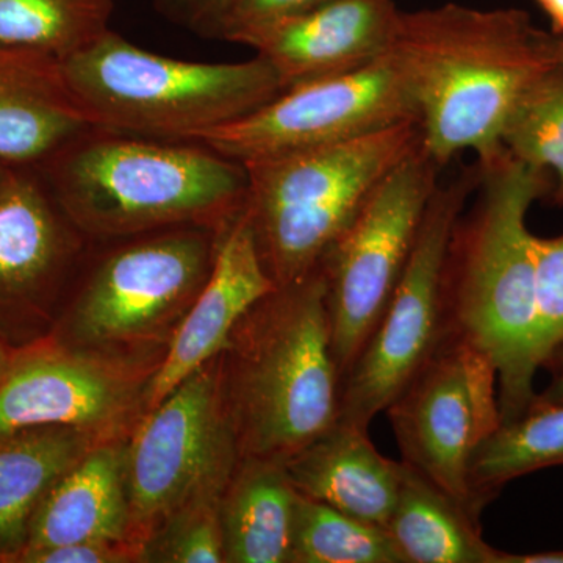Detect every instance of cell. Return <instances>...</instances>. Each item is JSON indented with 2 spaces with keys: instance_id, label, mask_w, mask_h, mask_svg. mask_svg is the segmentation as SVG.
Here are the masks:
<instances>
[{
  "instance_id": "1",
  "label": "cell",
  "mask_w": 563,
  "mask_h": 563,
  "mask_svg": "<svg viewBox=\"0 0 563 563\" xmlns=\"http://www.w3.org/2000/svg\"><path fill=\"white\" fill-rule=\"evenodd\" d=\"M528 13L459 3L401 11L388 54L418 109L421 144L443 168L463 151L485 161L529 84L551 65Z\"/></svg>"
},
{
  "instance_id": "2",
  "label": "cell",
  "mask_w": 563,
  "mask_h": 563,
  "mask_svg": "<svg viewBox=\"0 0 563 563\" xmlns=\"http://www.w3.org/2000/svg\"><path fill=\"white\" fill-rule=\"evenodd\" d=\"M477 201L448 246L443 298L448 329L483 350L498 372L503 422L533 401L536 265L528 213L548 191L547 172L504 147L477 161Z\"/></svg>"
},
{
  "instance_id": "3",
  "label": "cell",
  "mask_w": 563,
  "mask_h": 563,
  "mask_svg": "<svg viewBox=\"0 0 563 563\" xmlns=\"http://www.w3.org/2000/svg\"><path fill=\"white\" fill-rule=\"evenodd\" d=\"M38 173L74 228L124 236L180 224L224 228L243 209L246 169L198 141L90 128Z\"/></svg>"
},
{
  "instance_id": "4",
  "label": "cell",
  "mask_w": 563,
  "mask_h": 563,
  "mask_svg": "<svg viewBox=\"0 0 563 563\" xmlns=\"http://www.w3.org/2000/svg\"><path fill=\"white\" fill-rule=\"evenodd\" d=\"M229 346L224 398L242 459L288 461L339 420L342 376L320 268L255 303Z\"/></svg>"
},
{
  "instance_id": "5",
  "label": "cell",
  "mask_w": 563,
  "mask_h": 563,
  "mask_svg": "<svg viewBox=\"0 0 563 563\" xmlns=\"http://www.w3.org/2000/svg\"><path fill=\"white\" fill-rule=\"evenodd\" d=\"M62 68L91 128L141 139L195 141L284 91L258 55L235 63L177 60L111 29Z\"/></svg>"
},
{
  "instance_id": "6",
  "label": "cell",
  "mask_w": 563,
  "mask_h": 563,
  "mask_svg": "<svg viewBox=\"0 0 563 563\" xmlns=\"http://www.w3.org/2000/svg\"><path fill=\"white\" fill-rule=\"evenodd\" d=\"M417 122L280 157L242 163L244 210L276 287L312 274L377 184L420 144Z\"/></svg>"
},
{
  "instance_id": "7",
  "label": "cell",
  "mask_w": 563,
  "mask_h": 563,
  "mask_svg": "<svg viewBox=\"0 0 563 563\" xmlns=\"http://www.w3.org/2000/svg\"><path fill=\"white\" fill-rule=\"evenodd\" d=\"M439 172L420 141L374 187L318 265L325 282L333 358L342 380L401 279L439 185Z\"/></svg>"
},
{
  "instance_id": "8",
  "label": "cell",
  "mask_w": 563,
  "mask_h": 563,
  "mask_svg": "<svg viewBox=\"0 0 563 563\" xmlns=\"http://www.w3.org/2000/svg\"><path fill=\"white\" fill-rule=\"evenodd\" d=\"M476 173L437 185L413 250L387 309L342 380L339 421L368 429L417 376L448 335L443 273L448 246Z\"/></svg>"
},
{
  "instance_id": "9",
  "label": "cell",
  "mask_w": 563,
  "mask_h": 563,
  "mask_svg": "<svg viewBox=\"0 0 563 563\" xmlns=\"http://www.w3.org/2000/svg\"><path fill=\"white\" fill-rule=\"evenodd\" d=\"M188 376L140 426L125 450L132 523H163L198 496L224 493L239 443L217 363Z\"/></svg>"
},
{
  "instance_id": "10",
  "label": "cell",
  "mask_w": 563,
  "mask_h": 563,
  "mask_svg": "<svg viewBox=\"0 0 563 563\" xmlns=\"http://www.w3.org/2000/svg\"><path fill=\"white\" fill-rule=\"evenodd\" d=\"M402 462L472 507L468 473L481 444L503 424L495 363L453 331L385 410Z\"/></svg>"
},
{
  "instance_id": "11",
  "label": "cell",
  "mask_w": 563,
  "mask_h": 563,
  "mask_svg": "<svg viewBox=\"0 0 563 563\" xmlns=\"http://www.w3.org/2000/svg\"><path fill=\"white\" fill-rule=\"evenodd\" d=\"M404 122L418 124L417 103L387 52L352 73L288 88L261 109L195 141L247 163L332 146Z\"/></svg>"
},
{
  "instance_id": "12",
  "label": "cell",
  "mask_w": 563,
  "mask_h": 563,
  "mask_svg": "<svg viewBox=\"0 0 563 563\" xmlns=\"http://www.w3.org/2000/svg\"><path fill=\"white\" fill-rule=\"evenodd\" d=\"M214 247L198 231H177L121 247L98 266L68 318L76 343L150 336L191 306L213 265Z\"/></svg>"
},
{
  "instance_id": "13",
  "label": "cell",
  "mask_w": 563,
  "mask_h": 563,
  "mask_svg": "<svg viewBox=\"0 0 563 563\" xmlns=\"http://www.w3.org/2000/svg\"><path fill=\"white\" fill-rule=\"evenodd\" d=\"M36 168H14L0 188V340L14 347L51 336L76 233Z\"/></svg>"
},
{
  "instance_id": "14",
  "label": "cell",
  "mask_w": 563,
  "mask_h": 563,
  "mask_svg": "<svg viewBox=\"0 0 563 563\" xmlns=\"http://www.w3.org/2000/svg\"><path fill=\"white\" fill-rule=\"evenodd\" d=\"M133 398L122 369L49 336L14 354L0 385V435L43 426L95 435L122 420Z\"/></svg>"
},
{
  "instance_id": "15",
  "label": "cell",
  "mask_w": 563,
  "mask_h": 563,
  "mask_svg": "<svg viewBox=\"0 0 563 563\" xmlns=\"http://www.w3.org/2000/svg\"><path fill=\"white\" fill-rule=\"evenodd\" d=\"M276 288L263 265L254 229L243 206L218 231L209 277L188 307L165 362L147 388L150 409L229 347L240 321Z\"/></svg>"
},
{
  "instance_id": "16",
  "label": "cell",
  "mask_w": 563,
  "mask_h": 563,
  "mask_svg": "<svg viewBox=\"0 0 563 563\" xmlns=\"http://www.w3.org/2000/svg\"><path fill=\"white\" fill-rule=\"evenodd\" d=\"M399 14L395 0H329L252 33L242 44L269 63L285 91L383 57L390 51Z\"/></svg>"
},
{
  "instance_id": "17",
  "label": "cell",
  "mask_w": 563,
  "mask_h": 563,
  "mask_svg": "<svg viewBox=\"0 0 563 563\" xmlns=\"http://www.w3.org/2000/svg\"><path fill=\"white\" fill-rule=\"evenodd\" d=\"M90 128L62 62L0 46V161L38 168Z\"/></svg>"
},
{
  "instance_id": "18",
  "label": "cell",
  "mask_w": 563,
  "mask_h": 563,
  "mask_svg": "<svg viewBox=\"0 0 563 563\" xmlns=\"http://www.w3.org/2000/svg\"><path fill=\"white\" fill-rule=\"evenodd\" d=\"M284 465L301 495L383 528L398 499L404 468L402 461L379 453L368 429L339 420Z\"/></svg>"
},
{
  "instance_id": "19",
  "label": "cell",
  "mask_w": 563,
  "mask_h": 563,
  "mask_svg": "<svg viewBox=\"0 0 563 563\" xmlns=\"http://www.w3.org/2000/svg\"><path fill=\"white\" fill-rule=\"evenodd\" d=\"M131 525L125 450L114 444L92 446L44 496L33 515L24 551L121 543Z\"/></svg>"
},
{
  "instance_id": "20",
  "label": "cell",
  "mask_w": 563,
  "mask_h": 563,
  "mask_svg": "<svg viewBox=\"0 0 563 563\" xmlns=\"http://www.w3.org/2000/svg\"><path fill=\"white\" fill-rule=\"evenodd\" d=\"M91 443V433L65 426L0 435V561H18L44 496Z\"/></svg>"
},
{
  "instance_id": "21",
  "label": "cell",
  "mask_w": 563,
  "mask_h": 563,
  "mask_svg": "<svg viewBox=\"0 0 563 563\" xmlns=\"http://www.w3.org/2000/svg\"><path fill=\"white\" fill-rule=\"evenodd\" d=\"M296 498L284 462L243 459L221 499L225 562L290 563Z\"/></svg>"
},
{
  "instance_id": "22",
  "label": "cell",
  "mask_w": 563,
  "mask_h": 563,
  "mask_svg": "<svg viewBox=\"0 0 563 563\" xmlns=\"http://www.w3.org/2000/svg\"><path fill=\"white\" fill-rule=\"evenodd\" d=\"M398 499L385 531L406 563H499L485 542L479 514L404 463Z\"/></svg>"
},
{
  "instance_id": "23",
  "label": "cell",
  "mask_w": 563,
  "mask_h": 563,
  "mask_svg": "<svg viewBox=\"0 0 563 563\" xmlns=\"http://www.w3.org/2000/svg\"><path fill=\"white\" fill-rule=\"evenodd\" d=\"M551 466H563V404L533 402L474 453L468 473L474 504L483 510L504 485Z\"/></svg>"
},
{
  "instance_id": "24",
  "label": "cell",
  "mask_w": 563,
  "mask_h": 563,
  "mask_svg": "<svg viewBox=\"0 0 563 563\" xmlns=\"http://www.w3.org/2000/svg\"><path fill=\"white\" fill-rule=\"evenodd\" d=\"M114 0H0V46L63 62L110 31Z\"/></svg>"
},
{
  "instance_id": "25",
  "label": "cell",
  "mask_w": 563,
  "mask_h": 563,
  "mask_svg": "<svg viewBox=\"0 0 563 563\" xmlns=\"http://www.w3.org/2000/svg\"><path fill=\"white\" fill-rule=\"evenodd\" d=\"M290 563H406L383 526L298 493Z\"/></svg>"
},
{
  "instance_id": "26",
  "label": "cell",
  "mask_w": 563,
  "mask_h": 563,
  "mask_svg": "<svg viewBox=\"0 0 563 563\" xmlns=\"http://www.w3.org/2000/svg\"><path fill=\"white\" fill-rule=\"evenodd\" d=\"M501 146L532 168L553 169L554 199L563 203V66L551 63L526 87L510 110Z\"/></svg>"
},
{
  "instance_id": "27",
  "label": "cell",
  "mask_w": 563,
  "mask_h": 563,
  "mask_svg": "<svg viewBox=\"0 0 563 563\" xmlns=\"http://www.w3.org/2000/svg\"><path fill=\"white\" fill-rule=\"evenodd\" d=\"M222 493H207L169 515L144 547V561L168 563L225 562L221 528Z\"/></svg>"
},
{
  "instance_id": "28",
  "label": "cell",
  "mask_w": 563,
  "mask_h": 563,
  "mask_svg": "<svg viewBox=\"0 0 563 563\" xmlns=\"http://www.w3.org/2000/svg\"><path fill=\"white\" fill-rule=\"evenodd\" d=\"M536 265V333L533 361L539 369L563 344V233L553 239L532 235Z\"/></svg>"
},
{
  "instance_id": "29",
  "label": "cell",
  "mask_w": 563,
  "mask_h": 563,
  "mask_svg": "<svg viewBox=\"0 0 563 563\" xmlns=\"http://www.w3.org/2000/svg\"><path fill=\"white\" fill-rule=\"evenodd\" d=\"M325 2L329 0H236L221 41L242 44L252 33Z\"/></svg>"
},
{
  "instance_id": "30",
  "label": "cell",
  "mask_w": 563,
  "mask_h": 563,
  "mask_svg": "<svg viewBox=\"0 0 563 563\" xmlns=\"http://www.w3.org/2000/svg\"><path fill=\"white\" fill-rule=\"evenodd\" d=\"M236 0H154L166 20L202 38L221 40Z\"/></svg>"
},
{
  "instance_id": "31",
  "label": "cell",
  "mask_w": 563,
  "mask_h": 563,
  "mask_svg": "<svg viewBox=\"0 0 563 563\" xmlns=\"http://www.w3.org/2000/svg\"><path fill=\"white\" fill-rule=\"evenodd\" d=\"M121 543H74L24 551L21 563H117L128 561Z\"/></svg>"
},
{
  "instance_id": "32",
  "label": "cell",
  "mask_w": 563,
  "mask_h": 563,
  "mask_svg": "<svg viewBox=\"0 0 563 563\" xmlns=\"http://www.w3.org/2000/svg\"><path fill=\"white\" fill-rule=\"evenodd\" d=\"M553 368L550 384L544 387L542 393H537V404H563V344L554 352L553 357L547 365Z\"/></svg>"
},
{
  "instance_id": "33",
  "label": "cell",
  "mask_w": 563,
  "mask_h": 563,
  "mask_svg": "<svg viewBox=\"0 0 563 563\" xmlns=\"http://www.w3.org/2000/svg\"><path fill=\"white\" fill-rule=\"evenodd\" d=\"M499 563H563V551L537 554H509L503 551Z\"/></svg>"
},
{
  "instance_id": "34",
  "label": "cell",
  "mask_w": 563,
  "mask_h": 563,
  "mask_svg": "<svg viewBox=\"0 0 563 563\" xmlns=\"http://www.w3.org/2000/svg\"><path fill=\"white\" fill-rule=\"evenodd\" d=\"M551 24V33L563 36V0H536Z\"/></svg>"
},
{
  "instance_id": "35",
  "label": "cell",
  "mask_w": 563,
  "mask_h": 563,
  "mask_svg": "<svg viewBox=\"0 0 563 563\" xmlns=\"http://www.w3.org/2000/svg\"><path fill=\"white\" fill-rule=\"evenodd\" d=\"M543 44L548 60L563 66V36H555L553 33L544 32Z\"/></svg>"
},
{
  "instance_id": "36",
  "label": "cell",
  "mask_w": 563,
  "mask_h": 563,
  "mask_svg": "<svg viewBox=\"0 0 563 563\" xmlns=\"http://www.w3.org/2000/svg\"><path fill=\"white\" fill-rule=\"evenodd\" d=\"M16 351L18 350H14V347L9 346V344L0 340V385H2L3 379H5L7 374L10 372L11 363H13Z\"/></svg>"
},
{
  "instance_id": "37",
  "label": "cell",
  "mask_w": 563,
  "mask_h": 563,
  "mask_svg": "<svg viewBox=\"0 0 563 563\" xmlns=\"http://www.w3.org/2000/svg\"><path fill=\"white\" fill-rule=\"evenodd\" d=\"M14 166H10L9 163L0 161V188L7 184L10 179L11 173H13Z\"/></svg>"
},
{
  "instance_id": "38",
  "label": "cell",
  "mask_w": 563,
  "mask_h": 563,
  "mask_svg": "<svg viewBox=\"0 0 563 563\" xmlns=\"http://www.w3.org/2000/svg\"><path fill=\"white\" fill-rule=\"evenodd\" d=\"M395 2H396V0H395Z\"/></svg>"
}]
</instances>
